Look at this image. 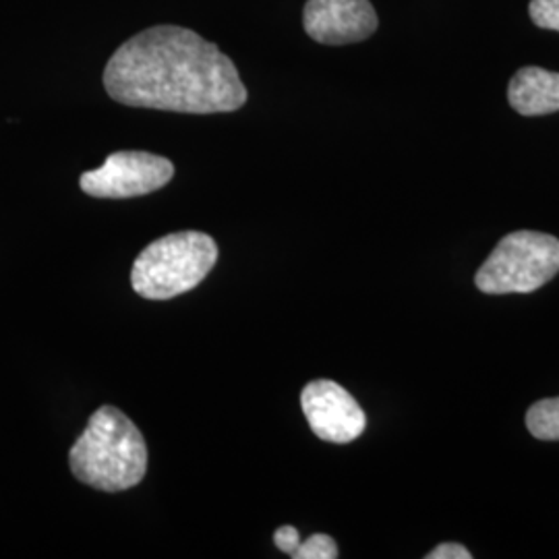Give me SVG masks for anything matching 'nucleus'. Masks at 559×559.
<instances>
[{"label":"nucleus","instance_id":"7","mask_svg":"<svg viewBox=\"0 0 559 559\" xmlns=\"http://www.w3.org/2000/svg\"><path fill=\"white\" fill-rule=\"evenodd\" d=\"M302 25L311 40L342 46L371 38L380 21L369 0H307Z\"/></svg>","mask_w":559,"mask_h":559},{"label":"nucleus","instance_id":"1","mask_svg":"<svg viewBox=\"0 0 559 559\" xmlns=\"http://www.w3.org/2000/svg\"><path fill=\"white\" fill-rule=\"evenodd\" d=\"M104 87L124 106L187 115L235 112L247 102L235 62L179 25H156L124 41L104 69Z\"/></svg>","mask_w":559,"mask_h":559},{"label":"nucleus","instance_id":"3","mask_svg":"<svg viewBox=\"0 0 559 559\" xmlns=\"http://www.w3.org/2000/svg\"><path fill=\"white\" fill-rule=\"evenodd\" d=\"M218 261V245L205 233L185 230L150 242L133 263V290L147 300H168L200 286Z\"/></svg>","mask_w":559,"mask_h":559},{"label":"nucleus","instance_id":"8","mask_svg":"<svg viewBox=\"0 0 559 559\" xmlns=\"http://www.w3.org/2000/svg\"><path fill=\"white\" fill-rule=\"evenodd\" d=\"M508 100L522 117L559 112V73L540 67H522L510 80Z\"/></svg>","mask_w":559,"mask_h":559},{"label":"nucleus","instance_id":"9","mask_svg":"<svg viewBox=\"0 0 559 559\" xmlns=\"http://www.w3.org/2000/svg\"><path fill=\"white\" fill-rule=\"evenodd\" d=\"M526 427L537 440L559 441V396L535 402L526 413Z\"/></svg>","mask_w":559,"mask_h":559},{"label":"nucleus","instance_id":"6","mask_svg":"<svg viewBox=\"0 0 559 559\" xmlns=\"http://www.w3.org/2000/svg\"><path fill=\"white\" fill-rule=\"evenodd\" d=\"M300 406L311 431L323 441L350 443L367 427L359 402L336 381L316 380L305 385Z\"/></svg>","mask_w":559,"mask_h":559},{"label":"nucleus","instance_id":"12","mask_svg":"<svg viewBox=\"0 0 559 559\" xmlns=\"http://www.w3.org/2000/svg\"><path fill=\"white\" fill-rule=\"evenodd\" d=\"M274 543L280 551L290 556L299 547V531L295 526H280L278 531L274 533Z\"/></svg>","mask_w":559,"mask_h":559},{"label":"nucleus","instance_id":"13","mask_svg":"<svg viewBox=\"0 0 559 559\" xmlns=\"http://www.w3.org/2000/svg\"><path fill=\"white\" fill-rule=\"evenodd\" d=\"M471 551L462 547L459 543H441L431 554H427V559H471Z\"/></svg>","mask_w":559,"mask_h":559},{"label":"nucleus","instance_id":"2","mask_svg":"<svg viewBox=\"0 0 559 559\" xmlns=\"http://www.w3.org/2000/svg\"><path fill=\"white\" fill-rule=\"evenodd\" d=\"M71 473L100 491L140 485L147 471V445L138 425L115 406H100L69 452Z\"/></svg>","mask_w":559,"mask_h":559},{"label":"nucleus","instance_id":"10","mask_svg":"<svg viewBox=\"0 0 559 559\" xmlns=\"http://www.w3.org/2000/svg\"><path fill=\"white\" fill-rule=\"evenodd\" d=\"M295 559H336L338 558V545L330 535H313L299 543V547L290 554Z\"/></svg>","mask_w":559,"mask_h":559},{"label":"nucleus","instance_id":"4","mask_svg":"<svg viewBox=\"0 0 559 559\" xmlns=\"http://www.w3.org/2000/svg\"><path fill=\"white\" fill-rule=\"evenodd\" d=\"M559 274V239L519 230L506 235L480 265L475 284L485 295L533 293Z\"/></svg>","mask_w":559,"mask_h":559},{"label":"nucleus","instance_id":"11","mask_svg":"<svg viewBox=\"0 0 559 559\" xmlns=\"http://www.w3.org/2000/svg\"><path fill=\"white\" fill-rule=\"evenodd\" d=\"M528 13L540 29L559 32V0H531Z\"/></svg>","mask_w":559,"mask_h":559},{"label":"nucleus","instance_id":"5","mask_svg":"<svg viewBox=\"0 0 559 559\" xmlns=\"http://www.w3.org/2000/svg\"><path fill=\"white\" fill-rule=\"evenodd\" d=\"M175 177V164L150 152H117L100 168L83 173L81 191L98 200H131L154 193Z\"/></svg>","mask_w":559,"mask_h":559}]
</instances>
